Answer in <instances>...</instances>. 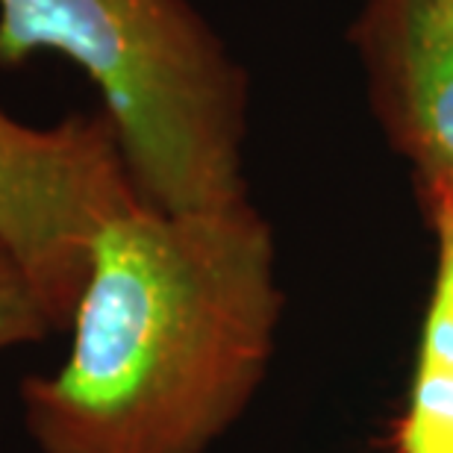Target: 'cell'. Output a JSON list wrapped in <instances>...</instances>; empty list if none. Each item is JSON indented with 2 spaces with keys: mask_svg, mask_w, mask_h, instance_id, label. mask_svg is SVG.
Wrapping results in <instances>:
<instances>
[{
  "mask_svg": "<svg viewBox=\"0 0 453 453\" xmlns=\"http://www.w3.org/2000/svg\"><path fill=\"white\" fill-rule=\"evenodd\" d=\"M35 53H59L92 80L150 206L244 201L248 83L188 0H0V68Z\"/></svg>",
  "mask_w": 453,
  "mask_h": 453,
  "instance_id": "2",
  "label": "cell"
},
{
  "mask_svg": "<svg viewBox=\"0 0 453 453\" xmlns=\"http://www.w3.org/2000/svg\"><path fill=\"white\" fill-rule=\"evenodd\" d=\"M395 74L415 157L433 195L453 201V0H406Z\"/></svg>",
  "mask_w": 453,
  "mask_h": 453,
  "instance_id": "4",
  "label": "cell"
},
{
  "mask_svg": "<svg viewBox=\"0 0 453 453\" xmlns=\"http://www.w3.org/2000/svg\"><path fill=\"white\" fill-rule=\"evenodd\" d=\"M436 277L401 427V453H453V201L441 195H436Z\"/></svg>",
  "mask_w": 453,
  "mask_h": 453,
  "instance_id": "5",
  "label": "cell"
},
{
  "mask_svg": "<svg viewBox=\"0 0 453 453\" xmlns=\"http://www.w3.org/2000/svg\"><path fill=\"white\" fill-rule=\"evenodd\" d=\"M57 333L33 280L15 253L0 242V350L42 342Z\"/></svg>",
  "mask_w": 453,
  "mask_h": 453,
  "instance_id": "6",
  "label": "cell"
},
{
  "mask_svg": "<svg viewBox=\"0 0 453 453\" xmlns=\"http://www.w3.org/2000/svg\"><path fill=\"white\" fill-rule=\"evenodd\" d=\"M280 288L248 203L133 206L101 230L71 315V350L21 383L42 453H201L265 371Z\"/></svg>",
  "mask_w": 453,
  "mask_h": 453,
  "instance_id": "1",
  "label": "cell"
},
{
  "mask_svg": "<svg viewBox=\"0 0 453 453\" xmlns=\"http://www.w3.org/2000/svg\"><path fill=\"white\" fill-rule=\"evenodd\" d=\"M148 203L106 112L24 124L0 106V242L33 280L53 327L68 330L101 230Z\"/></svg>",
  "mask_w": 453,
  "mask_h": 453,
  "instance_id": "3",
  "label": "cell"
}]
</instances>
